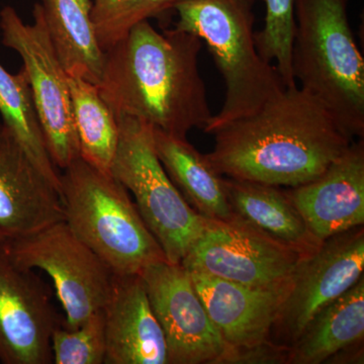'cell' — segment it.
<instances>
[{
	"label": "cell",
	"instance_id": "cell-16",
	"mask_svg": "<svg viewBox=\"0 0 364 364\" xmlns=\"http://www.w3.org/2000/svg\"><path fill=\"white\" fill-rule=\"evenodd\" d=\"M205 310L231 349L269 341L286 291L255 289L208 273L188 272Z\"/></svg>",
	"mask_w": 364,
	"mask_h": 364
},
{
	"label": "cell",
	"instance_id": "cell-26",
	"mask_svg": "<svg viewBox=\"0 0 364 364\" xmlns=\"http://www.w3.org/2000/svg\"><path fill=\"white\" fill-rule=\"evenodd\" d=\"M4 241H6V238L0 234V244L4 243Z\"/></svg>",
	"mask_w": 364,
	"mask_h": 364
},
{
	"label": "cell",
	"instance_id": "cell-2",
	"mask_svg": "<svg viewBox=\"0 0 364 364\" xmlns=\"http://www.w3.org/2000/svg\"><path fill=\"white\" fill-rule=\"evenodd\" d=\"M203 41L174 28L158 32L149 21L105 52L100 95L117 117H131L186 138L212 119L198 66Z\"/></svg>",
	"mask_w": 364,
	"mask_h": 364
},
{
	"label": "cell",
	"instance_id": "cell-7",
	"mask_svg": "<svg viewBox=\"0 0 364 364\" xmlns=\"http://www.w3.org/2000/svg\"><path fill=\"white\" fill-rule=\"evenodd\" d=\"M4 245L16 265L51 277L66 315V329H76L105 308L116 274L65 221L6 239Z\"/></svg>",
	"mask_w": 364,
	"mask_h": 364
},
{
	"label": "cell",
	"instance_id": "cell-1",
	"mask_svg": "<svg viewBox=\"0 0 364 364\" xmlns=\"http://www.w3.org/2000/svg\"><path fill=\"white\" fill-rule=\"evenodd\" d=\"M210 135L214 149L205 156L221 176L289 188L317 178L353 143L324 105L298 85Z\"/></svg>",
	"mask_w": 364,
	"mask_h": 364
},
{
	"label": "cell",
	"instance_id": "cell-15",
	"mask_svg": "<svg viewBox=\"0 0 364 364\" xmlns=\"http://www.w3.org/2000/svg\"><path fill=\"white\" fill-rule=\"evenodd\" d=\"M107 364H167L164 334L140 274L114 275L104 308Z\"/></svg>",
	"mask_w": 364,
	"mask_h": 364
},
{
	"label": "cell",
	"instance_id": "cell-18",
	"mask_svg": "<svg viewBox=\"0 0 364 364\" xmlns=\"http://www.w3.org/2000/svg\"><path fill=\"white\" fill-rule=\"evenodd\" d=\"M158 159L182 198L198 214L210 220L232 219L224 177L186 138H177L152 128Z\"/></svg>",
	"mask_w": 364,
	"mask_h": 364
},
{
	"label": "cell",
	"instance_id": "cell-19",
	"mask_svg": "<svg viewBox=\"0 0 364 364\" xmlns=\"http://www.w3.org/2000/svg\"><path fill=\"white\" fill-rule=\"evenodd\" d=\"M46 28L67 75L97 85L105 52L91 21V0H40Z\"/></svg>",
	"mask_w": 364,
	"mask_h": 364
},
{
	"label": "cell",
	"instance_id": "cell-24",
	"mask_svg": "<svg viewBox=\"0 0 364 364\" xmlns=\"http://www.w3.org/2000/svg\"><path fill=\"white\" fill-rule=\"evenodd\" d=\"M267 9L264 26L255 33L256 48L263 59L275 62L286 87L296 85L291 69V50L296 18L294 0H263Z\"/></svg>",
	"mask_w": 364,
	"mask_h": 364
},
{
	"label": "cell",
	"instance_id": "cell-20",
	"mask_svg": "<svg viewBox=\"0 0 364 364\" xmlns=\"http://www.w3.org/2000/svg\"><path fill=\"white\" fill-rule=\"evenodd\" d=\"M364 275L340 298L320 311L289 348V364H320L363 343Z\"/></svg>",
	"mask_w": 364,
	"mask_h": 364
},
{
	"label": "cell",
	"instance_id": "cell-13",
	"mask_svg": "<svg viewBox=\"0 0 364 364\" xmlns=\"http://www.w3.org/2000/svg\"><path fill=\"white\" fill-rule=\"evenodd\" d=\"M318 240L364 224V143H352L314 181L287 191Z\"/></svg>",
	"mask_w": 364,
	"mask_h": 364
},
{
	"label": "cell",
	"instance_id": "cell-10",
	"mask_svg": "<svg viewBox=\"0 0 364 364\" xmlns=\"http://www.w3.org/2000/svg\"><path fill=\"white\" fill-rule=\"evenodd\" d=\"M364 229L330 237L317 252L303 258L273 322L269 341L291 348L311 320L351 289L363 275Z\"/></svg>",
	"mask_w": 364,
	"mask_h": 364
},
{
	"label": "cell",
	"instance_id": "cell-9",
	"mask_svg": "<svg viewBox=\"0 0 364 364\" xmlns=\"http://www.w3.org/2000/svg\"><path fill=\"white\" fill-rule=\"evenodd\" d=\"M303 258L235 215L226 221L207 219L205 231L181 264L188 272L243 286L287 291Z\"/></svg>",
	"mask_w": 364,
	"mask_h": 364
},
{
	"label": "cell",
	"instance_id": "cell-23",
	"mask_svg": "<svg viewBox=\"0 0 364 364\" xmlns=\"http://www.w3.org/2000/svg\"><path fill=\"white\" fill-rule=\"evenodd\" d=\"M181 0H93L91 21L98 44L105 52L134 26L172 11Z\"/></svg>",
	"mask_w": 364,
	"mask_h": 364
},
{
	"label": "cell",
	"instance_id": "cell-3",
	"mask_svg": "<svg viewBox=\"0 0 364 364\" xmlns=\"http://www.w3.org/2000/svg\"><path fill=\"white\" fill-rule=\"evenodd\" d=\"M348 0H294L291 69L352 138L364 136V60L347 14Z\"/></svg>",
	"mask_w": 364,
	"mask_h": 364
},
{
	"label": "cell",
	"instance_id": "cell-12",
	"mask_svg": "<svg viewBox=\"0 0 364 364\" xmlns=\"http://www.w3.org/2000/svg\"><path fill=\"white\" fill-rule=\"evenodd\" d=\"M0 244V363H53V332L63 318L52 303L49 287L18 267Z\"/></svg>",
	"mask_w": 364,
	"mask_h": 364
},
{
	"label": "cell",
	"instance_id": "cell-25",
	"mask_svg": "<svg viewBox=\"0 0 364 364\" xmlns=\"http://www.w3.org/2000/svg\"><path fill=\"white\" fill-rule=\"evenodd\" d=\"M53 363L102 364L105 359L104 309L73 330L63 326L53 332Z\"/></svg>",
	"mask_w": 364,
	"mask_h": 364
},
{
	"label": "cell",
	"instance_id": "cell-11",
	"mask_svg": "<svg viewBox=\"0 0 364 364\" xmlns=\"http://www.w3.org/2000/svg\"><path fill=\"white\" fill-rule=\"evenodd\" d=\"M140 275L164 334L167 364H225L231 348L210 320L188 270L164 260Z\"/></svg>",
	"mask_w": 364,
	"mask_h": 364
},
{
	"label": "cell",
	"instance_id": "cell-6",
	"mask_svg": "<svg viewBox=\"0 0 364 364\" xmlns=\"http://www.w3.org/2000/svg\"><path fill=\"white\" fill-rule=\"evenodd\" d=\"M119 144L111 174L133 193L141 217L167 261L181 263L205 231L207 219L189 207L158 159L152 127L117 117Z\"/></svg>",
	"mask_w": 364,
	"mask_h": 364
},
{
	"label": "cell",
	"instance_id": "cell-14",
	"mask_svg": "<svg viewBox=\"0 0 364 364\" xmlns=\"http://www.w3.org/2000/svg\"><path fill=\"white\" fill-rule=\"evenodd\" d=\"M64 221L58 189L0 122V234L16 238Z\"/></svg>",
	"mask_w": 364,
	"mask_h": 364
},
{
	"label": "cell",
	"instance_id": "cell-5",
	"mask_svg": "<svg viewBox=\"0 0 364 364\" xmlns=\"http://www.w3.org/2000/svg\"><path fill=\"white\" fill-rule=\"evenodd\" d=\"M64 221L114 274H140L167 260L128 191L81 158L62 170Z\"/></svg>",
	"mask_w": 364,
	"mask_h": 364
},
{
	"label": "cell",
	"instance_id": "cell-21",
	"mask_svg": "<svg viewBox=\"0 0 364 364\" xmlns=\"http://www.w3.org/2000/svg\"><path fill=\"white\" fill-rule=\"evenodd\" d=\"M68 85L80 158L111 174L119 136L116 114L100 95L97 85L68 76Z\"/></svg>",
	"mask_w": 364,
	"mask_h": 364
},
{
	"label": "cell",
	"instance_id": "cell-4",
	"mask_svg": "<svg viewBox=\"0 0 364 364\" xmlns=\"http://www.w3.org/2000/svg\"><path fill=\"white\" fill-rule=\"evenodd\" d=\"M253 9L254 0H181L174 7L176 28L205 42L226 85L221 109L203 129L210 135L255 114L287 88L256 48Z\"/></svg>",
	"mask_w": 364,
	"mask_h": 364
},
{
	"label": "cell",
	"instance_id": "cell-17",
	"mask_svg": "<svg viewBox=\"0 0 364 364\" xmlns=\"http://www.w3.org/2000/svg\"><path fill=\"white\" fill-rule=\"evenodd\" d=\"M228 203L235 215L270 239L286 246L301 257L320 249L318 240L280 186L224 177Z\"/></svg>",
	"mask_w": 364,
	"mask_h": 364
},
{
	"label": "cell",
	"instance_id": "cell-22",
	"mask_svg": "<svg viewBox=\"0 0 364 364\" xmlns=\"http://www.w3.org/2000/svg\"><path fill=\"white\" fill-rule=\"evenodd\" d=\"M0 114L2 124L61 195V172L48 153L39 114L23 68L18 73L11 74L0 64Z\"/></svg>",
	"mask_w": 364,
	"mask_h": 364
},
{
	"label": "cell",
	"instance_id": "cell-8",
	"mask_svg": "<svg viewBox=\"0 0 364 364\" xmlns=\"http://www.w3.org/2000/svg\"><path fill=\"white\" fill-rule=\"evenodd\" d=\"M33 23H23L13 6H4L0 11L1 42L23 60L48 153L55 166L64 170L80 158L68 75L48 35L39 4L33 6Z\"/></svg>",
	"mask_w": 364,
	"mask_h": 364
}]
</instances>
